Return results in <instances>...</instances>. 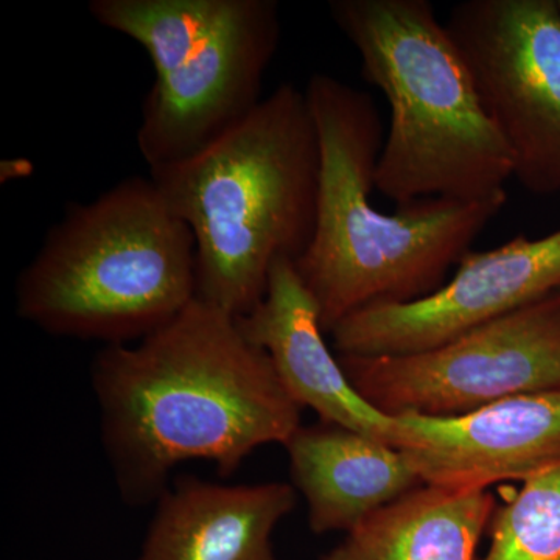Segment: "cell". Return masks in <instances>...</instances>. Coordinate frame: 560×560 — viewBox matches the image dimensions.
<instances>
[{
    "mask_svg": "<svg viewBox=\"0 0 560 560\" xmlns=\"http://www.w3.org/2000/svg\"><path fill=\"white\" fill-rule=\"evenodd\" d=\"M103 445L121 497L160 500L186 460L230 477L250 453L301 429V407L270 357L243 334L237 316L195 300L135 345L103 348L92 364Z\"/></svg>",
    "mask_w": 560,
    "mask_h": 560,
    "instance_id": "obj_1",
    "label": "cell"
},
{
    "mask_svg": "<svg viewBox=\"0 0 560 560\" xmlns=\"http://www.w3.org/2000/svg\"><path fill=\"white\" fill-rule=\"evenodd\" d=\"M319 142V186L311 245L294 261L330 334L375 304L429 296L506 206L508 194L482 201L423 198L385 213L372 205L385 140L368 92L329 73L305 88Z\"/></svg>",
    "mask_w": 560,
    "mask_h": 560,
    "instance_id": "obj_2",
    "label": "cell"
},
{
    "mask_svg": "<svg viewBox=\"0 0 560 560\" xmlns=\"http://www.w3.org/2000/svg\"><path fill=\"white\" fill-rule=\"evenodd\" d=\"M319 142L305 91L276 88L187 160L150 168L197 245V300L243 316L272 265L296 261L315 231Z\"/></svg>",
    "mask_w": 560,
    "mask_h": 560,
    "instance_id": "obj_3",
    "label": "cell"
},
{
    "mask_svg": "<svg viewBox=\"0 0 560 560\" xmlns=\"http://www.w3.org/2000/svg\"><path fill=\"white\" fill-rule=\"evenodd\" d=\"M331 20L385 95L389 125L375 189L399 205L508 194L514 162L477 81L429 0H331Z\"/></svg>",
    "mask_w": 560,
    "mask_h": 560,
    "instance_id": "obj_4",
    "label": "cell"
},
{
    "mask_svg": "<svg viewBox=\"0 0 560 560\" xmlns=\"http://www.w3.org/2000/svg\"><path fill=\"white\" fill-rule=\"evenodd\" d=\"M16 312L46 334L130 345L197 300V245L153 179L70 202L16 280Z\"/></svg>",
    "mask_w": 560,
    "mask_h": 560,
    "instance_id": "obj_5",
    "label": "cell"
},
{
    "mask_svg": "<svg viewBox=\"0 0 560 560\" xmlns=\"http://www.w3.org/2000/svg\"><path fill=\"white\" fill-rule=\"evenodd\" d=\"M340 361L361 396L388 416H459L560 390V291L438 348Z\"/></svg>",
    "mask_w": 560,
    "mask_h": 560,
    "instance_id": "obj_6",
    "label": "cell"
},
{
    "mask_svg": "<svg viewBox=\"0 0 560 560\" xmlns=\"http://www.w3.org/2000/svg\"><path fill=\"white\" fill-rule=\"evenodd\" d=\"M481 101L536 195L560 194L558 0H464L445 22Z\"/></svg>",
    "mask_w": 560,
    "mask_h": 560,
    "instance_id": "obj_7",
    "label": "cell"
},
{
    "mask_svg": "<svg viewBox=\"0 0 560 560\" xmlns=\"http://www.w3.org/2000/svg\"><path fill=\"white\" fill-rule=\"evenodd\" d=\"M560 291V230L469 250L429 296L361 308L330 331L340 357L407 355L455 340Z\"/></svg>",
    "mask_w": 560,
    "mask_h": 560,
    "instance_id": "obj_8",
    "label": "cell"
},
{
    "mask_svg": "<svg viewBox=\"0 0 560 560\" xmlns=\"http://www.w3.org/2000/svg\"><path fill=\"white\" fill-rule=\"evenodd\" d=\"M280 35L276 0H234L226 20L191 60L154 79L136 135L149 171L194 156L264 101L261 86Z\"/></svg>",
    "mask_w": 560,
    "mask_h": 560,
    "instance_id": "obj_9",
    "label": "cell"
},
{
    "mask_svg": "<svg viewBox=\"0 0 560 560\" xmlns=\"http://www.w3.org/2000/svg\"><path fill=\"white\" fill-rule=\"evenodd\" d=\"M393 418L394 447L423 485L489 490L560 464V390L511 397L459 416Z\"/></svg>",
    "mask_w": 560,
    "mask_h": 560,
    "instance_id": "obj_10",
    "label": "cell"
},
{
    "mask_svg": "<svg viewBox=\"0 0 560 560\" xmlns=\"http://www.w3.org/2000/svg\"><path fill=\"white\" fill-rule=\"evenodd\" d=\"M237 320L248 340L270 357L280 383L301 408H311L324 423L394 447L396 420L364 399L349 381L340 357L327 345L318 304L293 260L272 265L264 300Z\"/></svg>",
    "mask_w": 560,
    "mask_h": 560,
    "instance_id": "obj_11",
    "label": "cell"
},
{
    "mask_svg": "<svg viewBox=\"0 0 560 560\" xmlns=\"http://www.w3.org/2000/svg\"><path fill=\"white\" fill-rule=\"evenodd\" d=\"M294 508L296 492L285 482L180 478L158 500L138 560H275L272 533Z\"/></svg>",
    "mask_w": 560,
    "mask_h": 560,
    "instance_id": "obj_12",
    "label": "cell"
},
{
    "mask_svg": "<svg viewBox=\"0 0 560 560\" xmlns=\"http://www.w3.org/2000/svg\"><path fill=\"white\" fill-rule=\"evenodd\" d=\"M285 447L291 477L307 501L316 534H348L423 485L399 448L330 423L301 427Z\"/></svg>",
    "mask_w": 560,
    "mask_h": 560,
    "instance_id": "obj_13",
    "label": "cell"
},
{
    "mask_svg": "<svg viewBox=\"0 0 560 560\" xmlns=\"http://www.w3.org/2000/svg\"><path fill=\"white\" fill-rule=\"evenodd\" d=\"M495 499L422 485L374 512L320 560H477Z\"/></svg>",
    "mask_w": 560,
    "mask_h": 560,
    "instance_id": "obj_14",
    "label": "cell"
},
{
    "mask_svg": "<svg viewBox=\"0 0 560 560\" xmlns=\"http://www.w3.org/2000/svg\"><path fill=\"white\" fill-rule=\"evenodd\" d=\"M234 0H91L103 27L136 40L149 54L154 79L183 68L226 20Z\"/></svg>",
    "mask_w": 560,
    "mask_h": 560,
    "instance_id": "obj_15",
    "label": "cell"
},
{
    "mask_svg": "<svg viewBox=\"0 0 560 560\" xmlns=\"http://www.w3.org/2000/svg\"><path fill=\"white\" fill-rule=\"evenodd\" d=\"M480 560H560V464L534 475L493 512Z\"/></svg>",
    "mask_w": 560,
    "mask_h": 560,
    "instance_id": "obj_16",
    "label": "cell"
},
{
    "mask_svg": "<svg viewBox=\"0 0 560 560\" xmlns=\"http://www.w3.org/2000/svg\"><path fill=\"white\" fill-rule=\"evenodd\" d=\"M558 5H559V9H560V0H558Z\"/></svg>",
    "mask_w": 560,
    "mask_h": 560,
    "instance_id": "obj_17",
    "label": "cell"
},
{
    "mask_svg": "<svg viewBox=\"0 0 560 560\" xmlns=\"http://www.w3.org/2000/svg\"><path fill=\"white\" fill-rule=\"evenodd\" d=\"M275 560H278V559H275Z\"/></svg>",
    "mask_w": 560,
    "mask_h": 560,
    "instance_id": "obj_18",
    "label": "cell"
}]
</instances>
